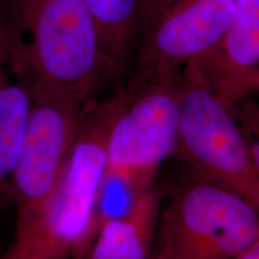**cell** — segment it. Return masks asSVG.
<instances>
[{"mask_svg": "<svg viewBox=\"0 0 259 259\" xmlns=\"http://www.w3.org/2000/svg\"><path fill=\"white\" fill-rule=\"evenodd\" d=\"M235 6L234 19L218 46L191 61L231 108L259 90V0H235Z\"/></svg>", "mask_w": 259, "mask_h": 259, "instance_id": "obj_9", "label": "cell"}, {"mask_svg": "<svg viewBox=\"0 0 259 259\" xmlns=\"http://www.w3.org/2000/svg\"><path fill=\"white\" fill-rule=\"evenodd\" d=\"M35 83L88 103L118 78L84 0H10Z\"/></svg>", "mask_w": 259, "mask_h": 259, "instance_id": "obj_2", "label": "cell"}, {"mask_svg": "<svg viewBox=\"0 0 259 259\" xmlns=\"http://www.w3.org/2000/svg\"><path fill=\"white\" fill-rule=\"evenodd\" d=\"M236 259H259V239Z\"/></svg>", "mask_w": 259, "mask_h": 259, "instance_id": "obj_14", "label": "cell"}, {"mask_svg": "<svg viewBox=\"0 0 259 259\" xmlns=\"http://www.w3.org/2000/svg\"><path fill=\"white\" fill-rule=\"evenodd\" d=\"M99 28L103 50L116 76L128 67L139 38V0H84Z\"/></svg>", "mask_w": 259, "mask_h": 259, "instance_id": "obj_11", "label": "cell"}, {"mask_svg": "<svg viewBox=\"0 0 259 259\" xmlns=\"http://www.w3.org/2000/svg\"><path fill=\"white\" fill-rule=\"evenodd\" d=\"M149 259H176V258H174L173 255L166 250V248L162 247L160 245H157L156 248H154L153 254L150 255V258Z\"/></svg>", "mask_w": 259, "mask_h": 259, "instance_id": "obj_15", "label": "cell"}, {"mask_svg": "<svg viewBox=\"0 0 259 259\" xmlns=\"http://www.w3.org/2000/svg\"><path fill=\"white\" fill-rule=\"evenodd\" d=\"M259 239V210L197 177L180 186L157 227V245L176 259H236Z\"/></svg>", "mask_w": 259, "mask_h": 259, "instance_id": "obj_5", "label": "cell"}, {"mask_svg": "<svg viewBox=\"0 0 259 259\" xmlns=\"http://www.w3.org/2000/svg\"><path fill=\"white\" fill-rule=\"evenodd\" d=\"M161 209V193L154 185L139 194L125 213L100 225L87 259L150 258Z\"/></svg>", "mask_w": 259, "mask_h": 259, "instance_id": "obj_10", "label": "cell"}, {"mask_svg": "<svg viewBox=\"0 0 259 259\" xmlns=\"http://www.w3.org/2000/svg\"><path fill=\"white\" fill-rule=\"evenodd\" d=\"M187 0H139V34L158 17Z\"/></svg>", "mask_w": 259, "mask_h": 259, "instance_id": "obj_12", "label": "cell"}, {"mask_svg": "<svg viewBox=\"0 0 259 259\" xmlns=\"http://www.w3.org/2000/svg\"><path fill=\"white\" fill-rule=\"evenodd\" d=\"M35 78L9 3L0 4V213L11 204V180L34 103Z\"/></svg>", "mask_w": 259, "mask_h": 259, "instance_id": "obj_8", "label": "cell"}, {"mask_svg": "<svg viewBox=\"0 0 259 259\" xmlns=\"http://www.w3.org/2000/svg\"><path fill=\"white\" fill-rule=\"evenodd\" d=\"M119 105L118 90L87 103L59 183L40 213L0 259H87L99 228L97 204L107 169V136Z\"/></svg>", "mask_w": 259, "mask_h": 259, "instance_id": "obj_1", "label": "cell"}, {"mask_svg": "<svg viewBox=\"0 0 259 259\" xmlns=\"http://www.w3.org/2000/svg\"><path fill=\"white\" fill-rule=\"evenodd\" d=\"M181 71H135L118 89L105 179L134 197L155 185L162 164L179 150Z\"/></svg>", "mask_w": 259, "mask_h": 259, "instance_id": "obj_3", "label": "cell"}, {"mask_svg": "<svg viewBox=\"0 0 259 259\" xmlns=\"http://www.w3.org/2000/svg\"><path fill=\"white\" fill-rule=\"evenodd\" d=\"M242 131H244V130H242ZM244 134H245L246 141H247L248 148H250V153H251L252 160H253L254 167L259 174V138L253 137V136L246 134V132H244Z\"/></svg>", "mask_w": 259, "mask_h": 259, "instance_id": "obj_13", "label": "cell"}, {"mask_svg": "<svg viewBox=\"0 0 259 259\" xmlns=\"http://www.w3.org/2000/svg\"><path fill=\"white\" fill-rule=\"evenodd\" d=\"M85 106L76 96L35 83L30 121L11 180L15 231L36 218L56 190L76 143Z\"/></svg>", "mask_w": 259, "mask_h": 259, "instance_id": "obj_6", "label": "cell"}, {"mask_svg": "<svg viewBox=\"0 0 259 259\" xmlns=\"http://www.w3.org/2000/svg\"><path fill=\"white\" fill-rule=\"evenodd\" d=\"M235 0H187L139 34L135 71H181L220 44L231 27Z\"/></svg>", "mask_w": 259, "mask_h": 259, "instance_id": "obj_7", "label": "cell"}, {"mask_svg": "<svg viewBox=\"0 0 259 259\" xmlns=\"http://www.w3.org/2000/svg\"><path fill=\"white\" fill-rule=\"evenodd\" d=\"M180 154L199 177L259 210V174L233 108L206 84L192 63L181 71Z\"/></svg>", "mask_w": 259, "mask_h": 259, "instance_id": "obj_4", "label": "cell"}]
</instances>
